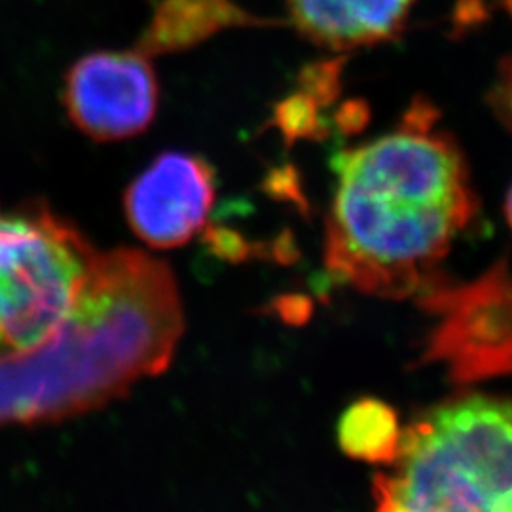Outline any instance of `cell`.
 <instances>
[{
    "label": "cell",
    "mask_w": 512,
    "mask_h": 512,
    "mask_svg": "<svg viewBox=\"0 0 512 512\" xmlns=\"http://www.w3.org/2000/svg\"><path fill=\"white\" fill-rule=\"evenodd\" d=\"M332 171L329 274L382 298L425 293L478 209L469 165L439 129V110L416 99L397 128L340 150Z\"/></svg>",
    "instance_id": "6da1fadb"
},
{
    "label": "cell",
    "mask_w": 512,
    "mask_h": 512,
    "mask_svg": "<svg viewBox=\"0 0 512 512\" xmlns=\"http://www.w3.org/2000/svg\"><path fill=\"white\" fill-rule=\"evenodd\" d=\"M167 264L143 251L95 255L73 308L35 348L0 355V425L65 420L164 372L183 334Z\"/></svg>",
    "instance_id": "7a4b0ae2"
},
{
    "label": "cell",
    "mask_w": 512,
    "mask_h": 512,
    "mask_svg": "<svg viewBox=\"0 0 512 512\" xmlns=\"http://www.w3.org/2000/svg\"><path fill=\"white\" fill-rule=\"evenodd\" d=\"M376 512H512V401L473 395L401 435Z\"/></svg>",
    "instance_id": "3957f363"
},
{
    "label": "cell",
    "mask_w": 512,
    "mask_h": 512,
    "mask_svg": "<svg viewBox=\"0 0 512 512\" xmlns=\"http://www.w3.org/2000/svg\"><path fill=\"white\" fill-rule=\"evenodd\" d=\"M97 251L42 203H0V355L42 344L73 308Z\"/></svg>",
    "instance_id": "277c9868"
},
{
    "label": "cell",
    "mask_w": 512,
    "mask_h": 512,
    "mask_svg": "<svg viewBox=\"0 0 512 512\" xmlns=\"http://www.w3.org/2000/svg\"><path fill=\"white\" fill-rule=\"evenodd\" d=\"M420 298L439 317L427 357L448 366L456 382L512 374V274L505 262L471 283L437 279Z\"/></svg>",
    "instance_id": "5b68a950"
},
{
    "label": "cell",
    "mask_w": 512,
    "mask_h": 512,
    "mask_svg": "<svg viewBox=\"0 0 512 512\" xmlns=\"http://www.w3.org/2000/svg\"><path fill=\"white\" fill-rule=\"evenodd\" d=\"M69 120L93 141H122L143 133L158 110V78L147 54L84 55L65 78Z\"/></svg>",
    "instance_id": "8992f818"
},
{
    "label": "cell",
    "mask_w": 512,
    "mask_h": 512,
    "mask_svg": "<svg viewBox=\"0 0 512 512\" xmlns=\"http://www.w3.org/2000/svg\"><path fill=\"white\" fill-rule=\"evenodd\" d=\"M215 173L188 152H165L129 184L126 219L154 249H175L196 238L215 203Z\"/></svg>",
    "instance_id": "52a82bcc"
},
{
    "label": "cell",
    "mask_w": 512,
    "mask_h": 512,
    "mask_svg": "<svg viewBox=\"0 0 512 512\" xmlns=\"http://www.w3.org/2000/svg\"><path fill=\"white\" fill-rule=\"evenodd\" d=\"M416 0H287L294 27L313 44L346 52L397 37Z\"/></svg>",
    "instance_id": "ba28073f"
},
{
    "label": "cell",
    "mask_w": 512,
    "mask_h": 512,
    "mask_svg": "<svg viewBox=\"0 0 512 512\" xmlns=\"http://www.w3.org/2000/svg\"><path fill=\"white\" fill-rule=\"evenodd\" d=\"M401 435L395 412L378 401L353 404L338 427L340 446L349 456L385 465L397 456Z\"/></svg>",
    "instance_id": "9c48e42d"
},
{
    "label": "cell",
    "mask_w": 512,
    "mask_h": 512,
    "mask_svg": "<svg viewBox=\"0 0 512 512\" xmlns=\"http://www.w3.org/2000/svg\"><path fill=\"white\" fill-rule=\"evenodd\" d=\"M488 101L499 122L512 131V55L503 59Z\"/></svg>",
    "instance_id": "30bf717a"
},
{
    "label": "cell",
    "mask_w": 512,
    "mask_h": 512,
    "mask_svg": "<svg viewBox=\"0 0 512 512\" xmlns=\"http://www.w3.org/2000/svg\"><path fill=\"white\" fill-rule=\"evenodd\" d=\"M505 213H507V220H509L512 228V186L509 190V196H507V202H505Z\"/></svg>",
    "instance_id": "8fae6325"
},
{
    "label": "cell",
    "mask_w": 512,
    "mask_h": 512,
    "mask_svg": "<svg viewBox=\"0 0 512 512\" xmlns=\"http://www.w3.org/2000/svg\"><path fill=\"white\" fill-rule=\"evenodd\" d=\"M505 6H507V10H509V14L512 16V0H505Z\"/></svg>",
    "instance_id": "7c38bea8"
}]
</instances>
